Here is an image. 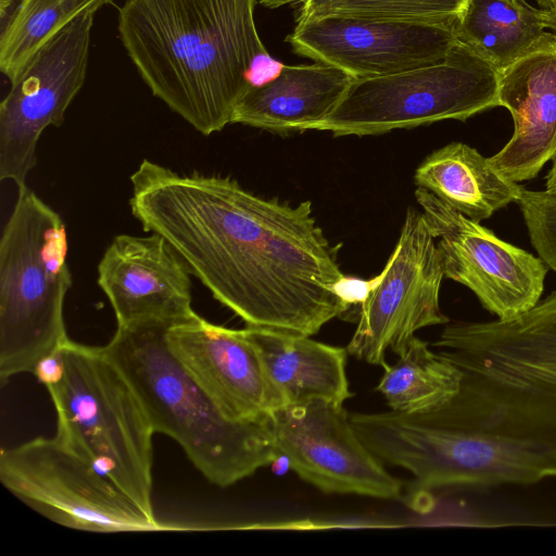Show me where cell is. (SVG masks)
<instances>
[{"label":"cell","instance_id":"6da1fadb","mask_svg":"<svg viewBox=\"0 0 556 556\" xmlns=\"http://www.w3.org/2000/svg\"><path fill=\"white\" fill-rule=\"evenodd\" d=\"M132 215L164 237L192 273L247 326L316 334L350 307L344 276L309 201L292 205L230 177L179 174L144 160L130 176Z\"/></svg>","mask_w":556,"mask_h":556},{"label":"cell","instance_id":"7a4b0ae2","mask_svg":"<svg viewBox=\"0 0 556 556\" xmlns=\"http://www.w3.org/2000/svg\"><path fill=\"white\" fill-rule=\"evenodd\" d=\"M256 0H126L122 43L152 93L204 136L231 124L250 89L249 72L267 52Z\"/></svg>","mask_w":556,"mask_h":556},{"label":"cell","instance_id":"3957f363","mask_svg":"<svg viewBox=\"0 0 556 556\" xmlns=\"http://www.w3.org/2000/svg\"><path fill=\"white\" fill-rule=\"evenodd\" d=\"M433 345L463 379L446 406L419 417L463 428L556 424V291L508 319L448 324Z\"/></svg>","mask_w":556,"mask_h":556},{"label":"cell","instance_id":"277c9868","mask_svg":"<svg viewBox=\"0 0 556 556\" xmlns=\"http://www.w3.org/2000/svg\"><path fill=\"white\" fill-rule=\"evenodd\" d=\"M169 325L117 327L104 345L138 395L154 432L174 439L213 484L226 488L278 460L267 421L228 418L169 351Z\"/></svg>","mask_w":556,"mask_h":556},{"label":"cell","instance_id":"5b68a950","mask_svg":"<svg viewBox=\"0 0 556 556\" xmlns=\"http://www.w3.org/2000/svg\"><path fill=\"white\" fill-rule=\"evenodd\" d=\"M349 416L379 459L412 473L410 495L451 486L490 489L556 480V424L463 428L394 410Z\"/></svg>","mask_w":556,"mask_h":556},{"label":"cell","instance_id":"8992f818","mask_svg":"<svg viewBox=\"0 0 556 556\" xmlns=\"http://www.w3.org/2000/svg\"><path fill=\"white\" fill-rule=\"evenodd\" d=\"M62 350L64 374L47 387L56 412L55 438L157 520L152 505L154 430L138 395L103 346L68 338Z\"/></svg>","mask_w":556,"mask_h":556},{"label":"cell","instance_id":"52a82bcc","mask_svg":"<svg viewBox=\"0 0 556 556\" xmlns=\"http://www.w3.org/2000/svg\"><path fill=\"white\" fill-rule=\"evenodd\" d=\"M61 216L27 186L18 189L0 240V377L33 372L68 339L64 300L72 286Z\"/></svg>","mask_w":556,"mask_h":556},{"label":"cell","instance_id":"ba28073f","mask_svg":"<svg viewBox=\"0 0 556 556\" xmlns=\"http://www.w3.org/2000/svg\"><path fill=\"white\" fill-rule=\"evenodd\" d=\"M498 77L491 64L456 40L437 63L353 79L334 109L312 129L372 136L444 119L466 121L500 106Z\"/></svg>","mask_w":556,"mask_h":556},{"label":"cell","instance_id":"9c48e42d","mask_svg":"<svg viewBox=\"0 0 556 556\" xmlns=\"http://www.w3.org/2000/svg\"><path fill=\"white\" fill-rule=\"evenodd\" d=\"M0 480L30 508L67 528L102 533L181 529L148 517L55 437L2 450Z\"/></svg>","mask_w":556,"mask_h":556},{"label":"cell","instance_id":"30bf717a","mask_svg":"<svg viewBox=\"0 0 556 556\" xmlns=\"http://www.w3.org/2000/svg\"><path fill=\"white\" fill-rule=\"evenodd\" d=\"M434 240L422 212L408 207L395 248L359 306L350 355L384 367L388 350L399 355L417 330L448 324L439 303L444 271Z\"/></svg>","mask_w":556,"mask_h":556},{"label":"cell","instance_id":"8fae6325","mask_svg":"<svg viewBox=\"0 0 556 556\" xmlns=\"http://www.w3.org/2000/svg\"><path fill=\"white\" fill-rule=\"evenodd\" d=\"M91 7L48 39L33 55L0 104V179L17 189L36 165L37 143L48 126L60 127L87 74Z\"/></svg>","mask_w":556,"mask_h":556},{"label":"cell","instance_id":"7c38bea8","mask_svg":"<svg viewBox=\"0 0 556 556\" xmlns=\"http://www.w3.org/2000/svg\"><path fill=\"white\" fill-rule=\"evenodd\" d=\"M281 457L324 493L400 498L392 476L353 428L344 406L314 400L275 410L267 420Z\"/></svg>","mask_w":556,"mask_h":556},{"label":"cell","instance_id":"4fadbf2b","mask_svg":"<svg viewBox=\"0 0 556 556\" xmlns=\"http://www.w3.org/2000/svg\"><path fill=\"white\" fill-rule=\"evenodd\" d=\"M415 198L437 248L444 277L471 290L497 319L515 317L539 301L548 266L539 256L500 239L424 188Z\"/></svg>","mask_w":556,"mask_h":556},{"label":"cell","instance_id":"5bb4252c","mask_svg":"<svg viewBox=\"0 0 556 556\" xmlns=\"http://www.w3.org/2000/svg\"><path fill=\"white\" fill-rule=\"evenodd\" d=\"M287 41L301 56L365 79L437 63L456 38L454 23L327 15L298 23Z\"/></svg>","mask_w":556,"mask_h":556},{"label":"cell","instance_id":"9a60e30c","mask_svg":"<svg viewBox=\"0 0 556 556\" xmlns=\"http://www.w3.org/2000/svg\"><path fill=\"white\" fill-rule=\"evenodd\" d=\"M166 343L228 418L265 422L285 406L244 329L214 325L195 315L170 326Z\"/></svg>","mask_w":556,"mask_h":556},{"label":"cell","instance_id":"2e32d148","mask_svg":"<svg viewBox=\"0 0 556 556\" xmlns=\"http://www.w3.org/2000/svg\"><path fill=\"white\" fill-rule=\"evenodd\" d=\"M189 274L161 235H118L99 263L98 285L114 309L117 327L147 323L173 326L197 315L191 306Z\"/></svg>","mask_w":556,"mask_h":556},{"label":"cell","instance_id":"e0dca14e","mask_svg":"<svg viewBox=\"0 0 556 556\" xmlns=\"http://www.w3.org/2000/svg\"><path fill=\"white\" fill-rule=\"evenodd\" d=\"M497 97L513 117L514 132L489 161L515 182L531 180L556 155V43L502 72Z\"/></svg>","mask_w":556,"mask_h":556},{"label":"cell","instance_id":"ac0fdd59","mask_svg":"<svg viewBox=\"0 0 556 556\" xmlns=\"http://www.w3.org/2000/svg\"><path fill=\"white\" fill-rule=\"evenodd\" d=\"M353 79L321 62L283 65L275 79L250 87L237 104L231 124L275 132L312 129L334 109Z\"/></svg>","mask_w":556,"mask_h":556},{"label":"cell","instance_id":"d6986e66","mask_svg":"<svg viewBox=\"0 0 556 556\" xmlns=\"http://www.w3.org/2000/svg\"><path fill=\"white\" fill-rule=\"evenodd\" d=\"M244 330L285 406L314 400L343 406L353 395L346 377V348L294 332L250 326Z\"/></svg>","mask_w":556,"mask_h":556},{"label":"cell","instance_id":"ffe728a7","mask_svg":"<svg viewBox=\"0 0 556 556\" xmlns=\"http://www.w3.org/2000/svg\"><path fill=\"white\" fill-rule=\"evenodd\" d=\"M454 34L501 74L526 55L556 43V13L527 0H467Z\"/></svg>","mask_w":556,"mask_h":556},{"label":"cell","instance_id":"44dd1931","mask_svg":"<svg viewBox=\"0 0 556 556\" xmlns=\"http://www.w3.org/2000/svg\"><path fill=\"white\" fill-rule=\"evenodd\" d=\"M414 181L476 222L518 202L522 190L463 142H451L430 153L417 167Z\"/></svg>","mask_w":556,"mask_h":556},{"label":"cell","instance_id":"7402d4cb","mask_svg":"<svg viewBox=\"0 0 556 556\" xmlns=\"http://www.w3.org/2000/svg\"><path fill=\"white\" fill-rule=\"evenodd\" d=\"M387 364L377 386L391 410L427 416L446 406L459 392L463 374L453 363L429 349L416 336Z\"/></svg>","mask_w":556,"mask_h":556},{"label":"cell","instance_id":"603a6c76","mask_svg":"<svg viewBox=\"0 0 556 556\" xmlns=\"http://www.w3.org/2000/svg\"><path fill=\"white\" fill-rule=\"evenodd\" d=\"M112 0H20L2 26L0 70L12 83L37 50L85 10Z\"/></svg>","mask_w":556,"mask_h":556},{"label":"cell","instance_id":"cb8c5ba5","mask_svg":"<svg viewBox=\"0 0 556 556\" xmlns=\"http://www.w3.org/2000/svg\"><path fill=\"white\" fill-rule=\"evenodd\" d=\"M467 0H341L329 15L430 24L455 23Z\"/></svg>","mask_w":556,"mask_h":556},{"label":"cell","instance_id":"d4e9b609","mask_svg":"<svg viewBox=\"0 0 556 556\" xmlns=\"http://www.w3.org/2000/svg\"><path fill=\"white\" fill-rule=\"evenodd\" d=\"M517 203L533 248L556 273V194L522 188Z\"/></svg>","mask_w":556,"mask_h":556},{"label":"cell","instance_id":"484cf974","mask_svg":"<svg viewBox=\"0 0 556 556\" xmlns=\"http://www.w3.org/2000/svg\"><path fill=\"white\" fill-rule=\"evenodd\" d=\"M341 0H260L267 9L289 7L293 10L295 23L327 16Z\"/></svg>","mask_w":556,"mask_h":556},{"label":"cell","instance_id":"4316f807","mask_svg":"<svg viewBox=\"0 0 556 556\" xmlns=\"http://www.w3.org/2000/svg\"><path fill=\"white\" fill-rule=\"evenodd\" d=\"M376 278L364 280L355 277L343 276L334 286V293L350 308L361 306L368 298Z\"/></svg>","mask_w":556,"mask_h":556},{"label":"cell","instance_id":"83f0119b","mask_svg":"<svg viewBox=\"0 0 556 556\" xmlns=\"http://www.w3.org/2000/svg\"><path fill=\"white\" fill-rule=\"evenodd\" d=\"M65 369L62 345L50 354L40 358L33 372L39 382L47 387L56 383Z\"/></svg>","mask_w":556,"mask_h":556},{"label":"cell","instance_id":"f1b7e54d","mask_svg":"<svg viewBox=\"0 0 556 556\" xmlns=\"http://www.w3.org/2000/svg\"><path fill=\"white\" fill-rule=\"evenodd\" d=\"M283 64L270 58L268 52L262 53L253 61L249 72L251 87L262 86L275 79L281 72Z\"/></svg>","mask_w":556,"mask_h":556},{"label":"cell","instance_id":"f546056e","mask_svg":"<svg viewBox=\"0 0 556 556\" xmlns=\"http://www.w3.org/2000/svg\"><path fill=\"white\" fill-rule=\"evenodd\" d=\"M552 167L546 175L545 191L556 194V155L553 157Z\"/></svg>","mask_w":556,"mask_h":556},{"label":"cell","instance_id":"4dcf8cb0","mask_svg":"<svg viewBox=\"0 0 556 556\" xmlns=\"http://www.w3.org/2000/svg\"><path fill=\"white\" fill-rule=\"evenodd\" d=\"M16 0H0V14H1V20L4 21L7 15H9L10 13V9L12 8L13 3L15 2ZM20 1V0H18Z\"/></svg>","mask_w":556,"mask_h":556},{"label":"cell","instance_id":"1f68e13d","mask_svg":"<svg viewBox=\"0 0 556 556\" xmlns=\"http://www.w3.org/2000/svg\"><path fill=\"white\" fill-rule=\"evenodd\" d=\"M538 5L543 9H548L556 13V0H535Z\"/></svg>","mask_w":556,"mask_h":556}]
</instances>
